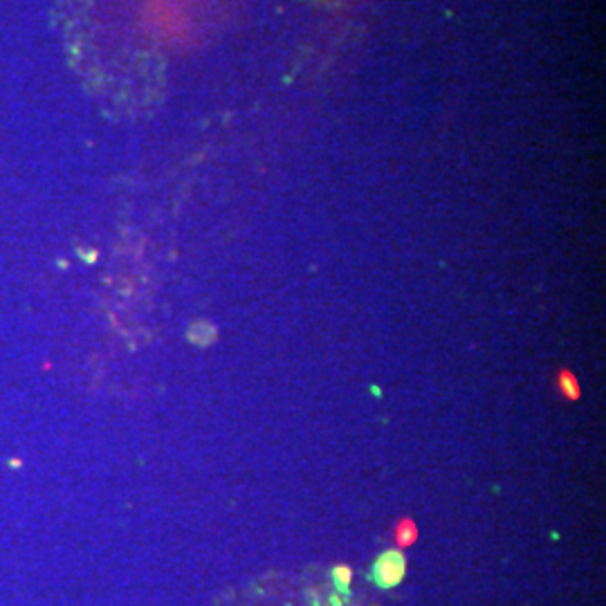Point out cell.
I'll return each instance as SVG.
<instances>
[{
	"label": "cell",
	"instance_id": "cell-1",
	"mask_svg": "<svg viewBox=\"0 0 606 606\" xmlns=\"http://www.w3.org/2000/svg\"><path fill=\"white\" fill-rule=\"evenodd\" d=\"M407 573V559L400 550H387L382 552L375 566H373V580L380 589H393L398 586Z\"/></svg>",
	"mask_w": 606,
	"mask_h": 606
},
{
	"label": "cell",
	"instance_id": "cell-2",
	"mask_svg": "<svg viewBox=\"0 0 606 606\" xmlns=\"http://www.w3.org/2000/svg\"><path fill=\"white\" fill-rule=\"evenodd\" d=\"M557 387H559V391H561L568 400H580V396H582L580 382H577V378H575L570 371H561V373H559Z\"/></svg>",
	"mask_w": 606,
	"mask_h": 606
},
{
	"label": "cell",
	"instance_id": "cell-3",
	"mask_svg": "<svg viewBox=\"0 0 606 606\" xmlns=\"http://www.w3.org/2000/svg\"><path fill=\"white\" fill-rule=\"evenodd\" d=\"M416 539H418V528L411 519H404L396 525V543L400 548H407V545H411Z\"/></svg>",
	"mask_w": 606,
	"mask_h": 606
},
{
	"label": "cell",
	"instance_id": "cell-4",
	"mask_svg": "<svg viewBox=\"0 0 606 606\" xmlns=\"http://www.w3.org/2000/svg\"><path fill=\"white\" fill-rule=\"evenodd\" d=\"M332 577H335V584L341 591H348L350 580H352V570L348 568V566H337V568L332 570Z\"/></svg>",
	"mask_w": 606,
	"mask_h": 606
}]
</instances>
